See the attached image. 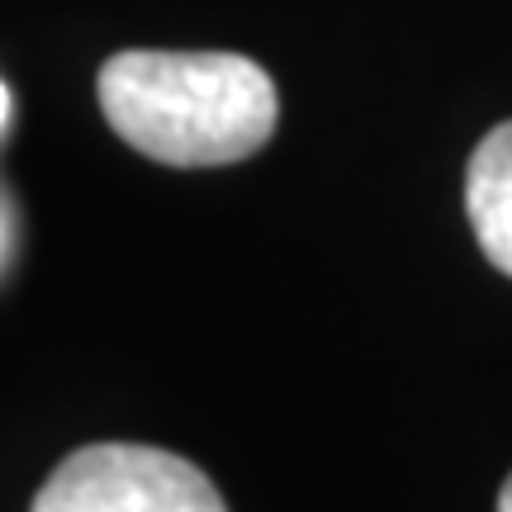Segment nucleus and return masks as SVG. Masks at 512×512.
Returning <instances> with one entry per match:
<instances>
[{
  "instance_id": "nucleus-4",
  "label": "nucleus",
  "mask_w": 512,
  "mask_h": 512,
  "mask_svg": "<svg viewBox=\"0 0 512 512\" xmlns=\"http://www.w3.org/2000/svg\"><path fill=\"white\" fill-rule=\"evenodd\" d=\"M10 124V91H5V81H0V128Z\"/></svg>"
},
{
  "instance_id": "nucleus-5",
  "label": "nucleus",
  "mask_w": 512,
  "mask_h": 512,
  "mask_svg": "<svg viewBox=\"0 0 512 512\" xmlns=\"http://www.w3.org/2000/svg\"><path fill=\"white\" fill-rule=\"evenodd\" d=\"M498 512H512V475H508V484H503V494H498Z\"/></svg>"
},
{
  "instance_id": "nucleus-2",
  "label": "nucleus",
  "mask_w": 512,
  "mask_h": 512,
  "mask_svg": "<svg viewBox=\"0 0 512 512\" xmlns=\"http://www.w3.org/2000/svg\"><path fill=\"white\" fill-rule=\"evenodd\" d=\"M29 512H228L200 465L162 446H81L43 479Z\"/></svg>"
},
{
  "instance_id": "nucleus-1",
  "label": "nucleus",
  "mask_w": 512,
  "mask_h": 512,
  "mask_svg": "<svg viewBox=\"0 0 512 512\" xmlns=\"http://www.w3.org/2000/svg\"><path fill=\"white\" fill-rule=\"evenodd\" d=\"M105 124L162 166H228L271 143L280 95L242 53L128 48L100 67Z\"/></svg>"
},
{
  "instance_id": "nucleus-3",
  "label": "nucleus",
  "mask_w": 512,
  "mask_h": 512,
  "mask_svg": "<svg viewBox=\"0 0 512 512\" xmlns=\"http://www.w3.org/2000/svg\"><path fill=\"white\" fill-rule=\"evenodd\" d=\"M465 214L489 266L512 275V119L489 128L465 166Z\"/></svg>"
}]
</instances>
